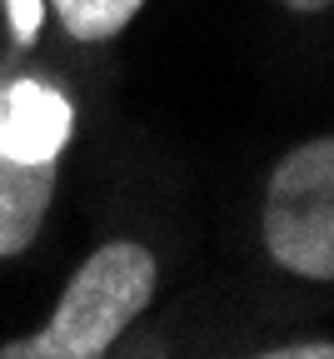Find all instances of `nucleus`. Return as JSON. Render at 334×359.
Instances as JSON below:
<instances>
[{
	"instance_id": "nucleus-1",
	"label": "nucleus",
	"mask_w": 334,
	"mask_h": 359,
	"mask_svg": "<svg viewBox=\"0 0 334 359\" xmlns=\"http://www.w3.org/2000/svg\"><path fill=\"white\" fill-rule=\"evenodd\" d=\"M160 264L145 245L110 240L100 245L65 285L51 325L0 344V359H100L155 299Z\"/></svg>"
},
{
	"instance_id": "nucleus-2",
	"label": "nucleus",
	"mask_w": 334,
	"mask_h": 359,
	"mask_svg": "<svg viewBox=\"0 0 334 359\" xmlns=\"http://www.w3.org/2000/svg\"><path fill=\"white\" fill-rule=\"evenodd\" d=\"M265 250L300 280H334V135L284 155L265 190Z\"/></svg>"
},
{
	"instance_id": "nucleus-3",
	"label": "nucleus",
	"mask_w": 334,
	"mask_h": 359,
	"mask_svg": "<svg viewBox=\"0 0 334 359\" xmlns=\"http://www.w3.org/2000/svg\"><path fill=\"white\" fill-rule=\"evenodd\" d=\"M75 110L55 85L11 80L0 85V155L11 160H60Z\"/></svg>"
},
{
	"instance_id": "nucleus-4",
	"label": "nucleus",
	"mask_w": 334,
	"mask_h": 359,
	"mask_svg": "<svg viewBox=\"0 0 334 359\" xmlns=\"http://www.w3.org/2000/svg\"><path fill=\"white\" fill-rule=\"evenodd\" d=\"M51 195H55V160L0 155V259L35 245Z\"/></svg>"
},
{
	"instance_id": "nucleus-5",
	"label": "nucleus",
	"mask_w": 334,
	"mask_h": 359,
	"mask_svg": "<svg viewBox=\"0 0 334 359\" xmlns=\"http://www.w3.org/2000/svg\"><path fill=\"white\" fill-rule=\"evenodd\" d=\"M51 6L75 40H110L135 20L145 0H51Z\"/></svg>"
},
{
	"instance_id": "nucleus-6",
	"label": "nucleus",
	"mask_w": 334,
	"mask_h": 359,
	"mask_svg": "<svg viewBox=\"0 0 334 359\" xmlns=\"http://www.w3.org/2000/svg\"><path fill=\"white\" fill-rule=\"evenodd\" d=\"M269 359H334V344H279V349H265Z\"/></svg>"
},
{
	"instance_id": "nucleus-7",
	"label": "nucleus",
	"mask_w": 334,
	"mask_h": 359,
	"mask_svg": "<svg viewBox=\"0 0 334 359\" xmlns=\"http://www.w3.org/2000/svg\"><path fill=\"white\" fill-rule=\"evenodd\" d=\"M11 11H15V30L30 35L40 25V0H11Z\"/></svg>"
},
{
	"instance_id": "nucleus-8",
	"label": "nucleus",
	"mask_w": 334,
	"mask_h": 359,
	"mask_svg": "<svg viewBox=\"0 0 334 359\" xmlns=\"http://www.w3.org/2000/svg\"><path fill=\"white\" fill-rule=\"evenodd\" d=\"M279 6H290V11H300V15H319V11L334 6V0H279Z\"/></svg>"
}]
</instances>
